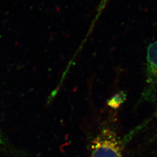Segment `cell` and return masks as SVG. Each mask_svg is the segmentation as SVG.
<instances>
[{
  "label": "cell",
  "instance_id": "obj_1",
  "mask_svg": "<svg viewBox=\"0 0 157 157\" xmlns=\"http://www.w3.org/2000/svg\"><path fill=\"white\" fill-rule=\"evenodd\" d=\"M124 141L112 129L104 128L92 143L91 157H123Z\"/></svg>",
  "mask_w": 157,
  "mask_h": 157
},
{
  "label": "cell",
  "instance_id": "obj_2",
  "mask_svg": "<svg viewBox=\"0 0 157 157\" xmlns=\"http://www.w3.org/2000/svg\"><path fill=\"white\" fill-rule=\"evenodd\" d=\"M157 100V40L147 49L146 81L138 104L154 103Z\"/></svg>",
  "mask_w": 157,
  "mask_h": 157
},
{
  "label": "cell",
  "instance_id": "obj_3",
  "mask_svg": "<svg viewBox=\"0 0 157 157\" xmlns=\"http://www.w3.org/2000/svg\"><path fill=\"white\" fill-rule=\"evenodd\" d=\"M110 1V0H100V3L98 4V6L96 10V13H95V17L93 21V22L91 23V26H90V30H89V33L91 32L93 30V29L94 28V25H95L96 22H97L98 19H99V17L102 14V13L104 11V10H105L106 6H107L108 3Z\"/></svg>",
  "mask_w": 157,
  "mask_h": 157
},
{
  "label": "cell",
  "instance_id": "obj_4",
  "mask_svg": "<svg viewBox=\"0 0 157 157\" xmlns=\"http://www.w3.org/2000/svg\"><path fill=\"white\" fill-rule=\"evenodd\" d=\"M124 97L125 95L123 93H119L118 94L115 95L114 97H113L111 100H109L108 102V105L112 108H117L123 102V101L125 100Z\"/></svg>",
  "mask_w": 157,
  "mask_h": 157
},
{
  "label": "cell",
  "instance_id": "obj_5",
  "mask_svg": "<svg viewBox=\"0 0 157 157\" xmlns=\"http://www.w3.org/2000/svg\"><path fill=\"white\" fill-rule=\"evenodd\" d=\"M156 118H157V108L156 109V110L155 111V112L150 117V118L147 119L144 122H143V124H141L140 126H139L138 128L137 129V130L139 131V130H140L141 129L144 128L146 125H147L150 122H151L153 119H155Z\"/></svg>",
  "mask_w": 157,
  "mask_h": 157
},
{
  "label": "cell",
  "instance_id": "obj_6",
  "mask_svg": "<svg viewBox=\"0 0 157 157\" xmlns=\"http://www.w3.org/2000/svg\"><path fill=\"white\" fill-rule=\"evenodd\" d=\"M1 143H2V139H1V137L0 136V145H1Z\"/></svg>",
  "mask_w": 157,
  "mask_h": 157
}]
</instances>
